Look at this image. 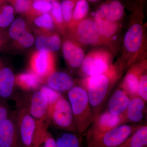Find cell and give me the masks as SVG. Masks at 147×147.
<instances>
[{
    "label": "cell",
    "instance_id": "cell-1",
    "mask_svg": "<svg viewBox=\"0 0 147 147\" xmlns=\"http://www.w3.org/2000/svg\"><path fill=\"white\" fill-rule=\"evenodd\" d=\"M119 73L114 65L105 73L83 78L81 86L86 90L94 119L103 111Z\"/></svg>",
    "mask_w": 147,
    "mask_h": 147
},
{
    "label": "cell",
    "instance_id": "cell-2",
    "mask_svg": "<svg viewBox=\"0 0 147 147\" xmlns=\"http://www.w3.org/2000/svg\"><path fill=\"white\" fill-rule=\"evenodd\" d=\"M14 115L24 147H39L48 125L35 119L27 108H20Z\"/></svg>",
    "mask_w": 147,
    "mask_h": 147
},
{
    "label": "cell",
    "instance_id": "cell-3",
    "mask_svg": "<svg viewBox=\"0 0 147 147\" xmlns=\"http://www.w3.org/2000/svg\"><path fill=\"white\" fill-rule=\"evenodd\" d=\"M68 96L77 131L82 134L94 120L88 94L81 86H75L68 92Z\"/></svg>",
    "mask_w": 147,
    "mask_h": 147
},
{
    "label": "cell",
    "instance_id": "cell-4",
    "mask_svg": "<svg viewBox=\"0 0 147 147\" xmlns=\"http://www.w3.org/2000/svg\"><path fill=\"white\" fill-rule=\"evenodd\" d=\"M140 125L124 124L108 132L100 134L87 131V147H118Z\"/></svg>",
    "mask_w": 147,
    "mask_h": 147
},
{
    "label": "cell",
    "instance_id": "cell-5",
    "mask_svg": "<svg viewBox=\"0 0 147 147\" xmlns=\"http://www.w3.org/2000/svg\"><path fill=\"white\" fill-rule=\"evenodd\" d=\"M49 118L57 128L72 133H78L71 105L63 96L55 103L49 111Z\"/></svg>",
    "mask_w": 147,
    "mask_h": 147
},
{
    "label": "cell",
    "instance_id": "cell-6",
    "mask_svg": "<svg viewBox=\"0 0 147 147\" xmlns=\"http://www.w3.org/2000/svg\"><path fill=\"white\" fill-rule=\"evenodd\" d=\"M113 65L110 56L103 52H94L85 57L80 67V71L84 78L105 73Z\"/></svg>",
    "mask_w": 147,
    "mask_h": 147
},
{
    "label": "cell",
    "instance_id": "cell-7",
    "mask_svg": "<svg viewBox=\"0 0 147 147\" xmlns=\"http://www.w3.org/2000/svg\"><path fill=\"white\" fill-rule=\"evenodd\" d=\"M31 71L36 75L41 82L55 71V57L53 53L37 51L32 55L30 60Z\"/></svg>",
    "mask_w": 147,
    "mask_h": 147
},
{
    "label": "cell",
    "instance_id": "cell-8",
    "mask_svg": "<svg viewBox=\"0 0 147 147\" xmlns=\"http://www.w3.org/2000/svg\"><path fill=\"white\" fill-rule=\"evenodd\" d=\"M126 123L125 116L115 115L105 110L94 119L88 131L95 134L105 133Z\"/></svg>",
    "mask_w": 147,
    "mask_h": 147
},
{
    "label": "cell",
    "instance_id": "cell-9",
    "mask_svg": "<svg viewBox=\"0 0 147 147\" xmlns=\"http://www.w3.org/2000/svg\"><path fill=\"white\" fill-rule=\"evenodd\" d=\"M0 147H24L19 136L14 113L0 125Z\"/></svg>",
    "mask_w": 147,
    "mask_h": 147
},
{
    "label": "cell",
    "instance_id": "cell-10",
    "mask_svg": "<svg viewBox=\"0 0 147 147\" xmlns=\"http://www.w3.org/2000/svg\"><path fill=\"white\" fill-rule=\"evenodd\" d=\"M29 113L36 120L50 124L48 115V104L45 94L40 90L36 91L32 94L28 108Z\"/></svg>",
    "mask_w": 147,
    "mask_h": 147
},
{
    "label": "cell",
    "instance_id": "cell-11",
    "mask_svg": "<svg viewBox=\"0 0 147 147\" xmlns=\"http://www.w3.org/2000/svg\"><path fill=\"white\" fill-rule=\"evenodd\" d=\"M147 69L146 62L131 66L125 74L121 86L130 98L137 96L139 82Z\"/></svg>",
    "mask_w": 147,
    "mask_h": 147
},
{
    "label": "cell",
    "instance_id": "cell-12",
    "mask_svg": "<svg viewBox=\"0 0 147 147\" xmlns=\"http://www.w3.org/2000/svg\"><path fill=\"white\" fill-rule=\"evenodd\" d=\"M130 99L120 85L108 98L107 110L115 115L125 116Z\"/></svg>",
    "mask_w": 147,
    "mask_h": 147
},
{
    "label": "cell",
    "instance_id": "cell-13",
    "mask_svg": "<svg viewBox=\"0 0 147 147\" xmlns=\"http://www.w3.org/2000/svg\"><path fill=\"white\" fill-rule=\"evenodd\" d=\"M45 81L47 86L60 93L68 92L75 86L73 78L62 71H54L47 76Z\"/></svg>",
    "mask_w": 147,
    "mask_h": 147
},
{
    "label": "cell",
    "instance_id": "cell-14",
    "mask_svg": "<svg viewBox=\"0 0 147 147\" xmlns=\"http://www.w3.org/2000/svg\"><path fill=\"white\" fill-rule=\"evenodd\" d=\"M77 38L83 44H94L99 41L100 36L95 29L94 21L84 19L80 22L76 29Z\"/></svg>",
    "mask_w": 147,
    "mask_h": 147
},
{
    "label": "cell",
    "instance_id": "cell-15",
    "mask_svg": "<svg viewBox=\"0 0 147 147\" xmlns=\"http://www.w3.org/2000/svg\"><path fill=\"white\" fill-rule=\"evenodd\" d=\"M62 48L64 57L69 65L73 68L80 67L85 57L82 48L68 40L63 42Z\"/></svg>",
    "mask_w": 147,
    "mask_h": 147
},
{
    "label": "cell",
    "instance_id": "cell-16",
    "mask_svg": "<svg viewBox=\"0 0 147 147\" xmlns=\"http://www.w3.org/2000/svg\"><path fill=\"white\" fill-rule=\"evenodd\" d=\"M143 33V28L140 24H134L129 27L124 39V44L127 51L131 53L139 51L142 45Z\"/></svg>",
    "mask_w": 147,
    "mask_h": 147
},
{
    "label": "cell",
    "instance_id": "cell-17",
    "mask_svg": "<svg viewBox=\"0 0 147 147\" xmlns=\"http://www.w3.org/2000/svg\"><path fill=\"white\" fill-rule=\"evenodd\" d=\"M146 103L144 100L139 96L131 98L125 114L126 122L137 123L144 118Z\"/></svg>",
    "mask_w": 147,
    "mask_h": 147
},
{
    "label": "cell",
    "instance_id": "cell-18",
    "mask_svg": "<svg viewBox=\"0 0 147 147\" xmlns=\"http://www.w3.org/2000/svg\"><path fill=\"white\" fill-rule=\"evenodd\" d=\"M94 23L98 34L105 38H108L113 36L117 29L116 22H111L108 20L99 9L95 13Z\"/></svg>",
    "mask_w": 147,
    "mask_h": 147
},
{
    "label": "cell",
    "instance_id": "cell-19",
    "mask_svg": "<svg viewBox=\"0 0 147 147\" xmlns=\"http://www.w3.org/2000/svg\"><path fill=\"white\" fill-rule=\"evenodd\" d=\"M61 44L60 38L57 34L46 33L40 35L35 40V45L39 51L56 52L60 48Z\"/></svg>",
    "mask_w": 147,
    "mask_h": 147
},
{
    "label": "cell",
    "instance_id": "cell-20",
    "mask_svg": "<svg viewBox=\"0 0 147 147\" xmlns=\"http://www.w3.org/2000/svg\"><path fill=\"white\" fill-rule=\"evenodd\" d=\"M15 83L13 71L8 67L0 70V98L8 99L12 95Z\"/></svg>",
    "mask_w": 147,
    "mask_h": 147
},
{
    "label": "cell",
    "instance_id": "cell-21",
    "mask_svg": "<svg viewBox=\"0 0 147 147\" xmlns=\"http://www.w3.org/2000/svg\"><path fill=\"white\" fill-rule=\"evenodd\" d=\"M108 20L116 22L122 18L124 13V8L120 2L113 0L109 3H104L99 9Z\"/></svg>",
    "mask_w": 147,
    "mask_h": 147
},
{
    "label": "cell",
    "instance_id": "cell-22",
    "mask_svg": "<svg viewBox=\"0 0 147 147\" xmlns=\"http://www.w3.org/2000/svg\"><path fill=\"white\" fill-rule=\"evenodd\" d=\"M117 147H147V125H141Z\"/></svg>",
    "mask_w": 147,
    "mask_h": 147
},
{
    "label": "cell",
    "instance_id": "cell-23",
    "mask_svg": "<svg viewBox=\"0 0 147 147\" xmlns=\"http://www.w3.org/2000/svg\"><path fill=\"white\" fill-rule=\"evenodd\" d=\"M15 82L23 89L30 90L38 88L41 82L36 75L30 71L18 74L15 78Z\"/></svg>",
    "mask_w": 147,
    "mask_h": 147
},
{
    "label": "cell",
    "instance_id": "cell-24",
    "mask_svg": "<svg viewBox=\"0 0 147 147\" xmlns=\"http://www.w3.org/2000/svg\"><path fill=\"white\" fill-rule=\"evenodd\" d=\"M82 134L67 131L56 140L57 147H84Z\"/></svg>",
    "mask_w": 147,
    "mask_h": 147
},
{
    "label": "cell",
    "instance_id": "cell-25",
    "mask_svg": "<svg viewBox=\"0 0 147 147\" xmlns=\"http://www.w3.org/2000/svg\"><path fill=\"white\" fill-rule=\"evenodd\" d=\"M89 10L87 0H78L74 9L72 19L69 26H74L76 22H81L86 16Z\"/></svg>",
    "mask_w": 147,
    "mask_h": 147
},
{
    "label": "cell",
    "instance_id": "cell-26",
    "mask_svg": "<svg viewBox=\"0 0 147 147\" xmlns=\"http://www.w3.org/2000/svg\"><path fill=\"white\" fill-rule=\"evenodd\" d=\"M52 9V4L44 2L30 3V6L26 14L30 18L44 13H50Z\"/></svg>",
    "mask_w": 147,
    "mask_h": 147
},
{
    "label": "cell",
    "instance_id": "cell-27",
    "mask_svg": "<svg viewBox=\"0 0 147 147\" xmlns=\"http://www.w3.org/2000/svg\"><path fill=\"white\" fill-rule=\"evenodd\" d=\"M34 20L35 26L44 32L48 33L54 29L55 24L50 13L36 16Z\"/></svg>",
    "mask_w": 147,
    "mask_h": 147
},
{
    "label": "cell",
    "instance_id": "cell-28",
    "mask_svg": "<svg viewBox=\"0 0 147 147\" xmlns=\"http://www.w3.org/2000/svg\"><path fill=\"white\" fill-rule=\"evenodd\" d=\"M26 23L22 18H18L11 23L9 30V34L12 39L17 41L26 31Z\"/></svg>",
    "mask_w": 147,
    "mask_h": 147
},
{
    "label": "cell",
    "instance_id": "cell-29",
    "mask_svg": "<svg viewBox=\"0 0 147 147\" xmlns=\"http://www.w3.org/2000/svg\"><path fill=\"white\" fill-rule=\"evenodd\" d=\"M14 8L12 6L5 5L0 9V27L8 26L14 20Z\"/></svg>",
    "mask_w": 147,
    "mask_h": 147
},
{
    "label": "cell",
    "instance_id": "cell-30",
    "mask_svg": "<svg viewBox=\"0 0 147 147\" xmlns=\"http://www.w3.org/2000/svg\"><path fill=\"white\" fill-rule=\"evenodd\" d=\"M78 0H64L61 3V8L64 22L70 24L72 19L74 9Z\"/></svg>",
    "mask_w": 147,
    "mask_h": 147
},
{
    "label": "cell",
    "instance_id": "cell-31",
    "mask_svg": "<svg viewBox=\"0 0 147 147\" xmlns=\"http://www.w3.org/2000/svg\"><path fill=\"white\" fill-rule=\"evenodd\" d=\"M50 13L53 18L54 24L59 28H63L64 22L61 4L57 1H55L52 3V9Z\"/></svg>",
    "mask_w": 147,
    "mask_h": 147
},
{
    "label": "cell",
    "instance_id": "cell-32",
    "mask_svg": "<svg viewBox=\"0 0 147 147\" xmlns=\"http://www.w3.org/2000/svg\"><path fill=\"white\" fill-rule=\"evenodd\" d=\"M46 96L48 104V113L50 109L60 98L63 97L61 93L56 91L47 86H43L40 88ZM49 115V114H48Z\"/></svg>",
    "mask_w": 147,
    "mask_h": 147
},
{
    "label": "cell",
    "instance_id": "cell-33",
    "mask_svg": "<svg viewBox=\"0 0 147 147\" xmlns=\"http://www.w3.org/2000/svg\"><path fill=\"white\" fill-rule=\"evenodd\" d=\"M137 96L146 102L147 101V75L146 71L142 74L137 92Z\"/></svg>",
    "mask_w": 147,
    "mask_h": 147
},
{
    "label": "cell",
    "instance_id": "cell-34",
    "mask_svg": "<svg viewBox=\"0 0 147 147\" xmlns=\"http://www.w3.org/2000/svg\"><path fill=\"white\" fill-rule=\"evenodd\" d=\"M14 7L15 10L18 13H26L30 2L29 0H7Z\"/></svg>",
    "mask_w": 147,
    "mask_h": 147
},
{
    "label": "cell",
    "instance_id": "cell-35",
    "mask_svg": "<svg viewBox=\"0 0 147 147\" xmlns=\"http://www.w3.org/2000/svg\"><path fill=\"white\" fill-rule=\"evenodd\" d=\"M34 41V38L32 35L27 30L17 42L21 47L24 48H28L33 44Z\"/></svg>",
    "mask_w": 147,
    "mask_h": 147
},
{
    "label": "cell",
    "instance_id": "cell-36",
    "mask_svg": "<svg viewBox=\"0 0 147 147\" xmlns=\"http://www.w3.org/2000/svg\"><path fill=\"white\" fill-rule=\"evenodd\" d=\"M11 113L7 102L0 98V125L8 117Z\"/></svg>",
    "mask_w": 147,
    "mask_h": 147
},
{
    "label": "cell",
    "instance_id": "cell-37",
    "mask_svg": "<svg viewBox=\"0 0 147 147\" xmlns=\"http://www.w3.org/2000/svg\"><path fill=\"white\" fill-rule=\"evenodd\" d=\"M39 147H57L56 140L50 132L46 131Z\"/></svg>",
    "mask_w": 147,
    "mask_h": 147
},
{
    "label": "cell",
    "instance_id": "cell-38",
    "mask_svg": "<svg viewBox=\"0 0 147 147\" xmlns=\"http://www.w3.org/2000/svg\"><path fill=\"white\" fill-rule=\"evenodd\" d=\"M56 1L57 0H29L30 3L36 2H44L50 3L51 4Z\"/></svg>",
    "mask_w": 147,
    "mask_h": 147
},
{
    "label": "cell",
    "instance_id": "cell-39",
    "mask_svg": "<svg viewBox=\"0 0 147 147\" xmlns=\"http://www.w3.org/2000/svg\"><path fill=\"white\" fill-rule=\"evenodd\" d=\"M3 40L1 35L0 33V48L1 47L2 45H3Z\"/></svg>",
    "mask_w": 147,
    "mask_h": 147
},
{
    "label": "cell",
    "instance_id": "cell-40",
    "mask_svg": "<svg viewBox=\"0 0 147 147\" xmlns=\"http://www.w3.org/2000/svg\"><path fill=\"white\" fill-rule=\"evenodd\" d=\"M4 1L5 0H0V9L3 3L4 2Z\"/></svg>",
    "mask_w": 147,
    "mask_h": 147
},
{
    "label": "cell",
    "instance_id": "cell-41",
    "mask_svg": "<svg viewBox=\"0 0 147 147\" xmlns=\"http://www.w3.org/2000/svg\"><path fill=\"white\" fill-rule=\"evenodd\" d=\"M87 1H89L92 2H97L99 0H87Z\"/></svg>",
    "mask_w": 147,
    "mask_h": 147
},
{
    "label": "cell",
    "instance_id": "cell-42",
    "mask_svg": "<svg viewBox=\"0 0 147 147\" xmlns=\"http://www.w3.org/2000/svg\"><path fill=\"white\" fill-rule=\"evenodd\" d=\"M63 1H64V0H63Z\"/></svg>",
    "mask_w": 147,
    "mask_h": 147
}]
</instances>
